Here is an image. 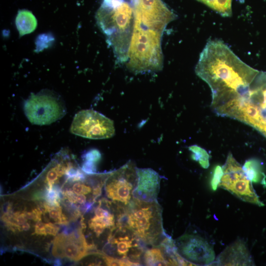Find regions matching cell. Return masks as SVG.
<instances>
[{
    "instance_id": "6da1fadb",
    "label": "cell",
    "mask_w": 266,
    "mask_h": 266,
    "mask_svg": "<svg viewBox=\"0 0 266 266\" xmlns=\"http://www.w3.org/2000/svg\"><path fill=\"white\" fill-rule=\"evenodd\" d=\"M210 88L212 99L247 86L259 71L242 61L222 41L209 40L195 67Z\"/></svg>"
},
{
    "instance_id": "7a4b0ae2",
    "label": "cell",
    "mask_w": 266,
    "mask_h": 266,
    "mask_svg": "<svg viewBox=\"0 0 266 266\" xmlns=\"http://www.w3.org/2000/svg\"><path fill=\"white\" fill-rule=\"evenodd\" d=\"M97 19L117 60L127 61L135 21L133 6L124 0H104Z\"/></svg>"
},
{
    "instance_id": "3957f363",
    "label": "cell",
    "mask_w": 266,
    "mask_h": 266,
    "mask_svg": "<svg viewBox=\"0 0 266 266\" xmlns=\"http://www.w3.org/2000/svg\"><path fill=\"white\" fill-rule=\"evenodd\" d=\"M162 208L157 200L133 198L123 208L118 226L130 230L146 245H159L167 236L163 227Z\"/></svg>"
},
{
    "instance_id": "277c9868",
    "label": "cell",
    "mask_w": 266,
    "mask_h": 266,
    "mask_svg": "<svg viewBox=\"0 0 266 266\" xmlns=\"http://www.w3.org/2000/svg\"><path fill=\"white\" fill-rule=\"evenodd\" d=\"M163 33L134 21L128 57V68L135 73L158 71L163 67Z\"/></svg>"
},
{
    "instance_id": "5b68a950",
    "label": "cell",
    "mask_w": 266,
    "mask_h": 266,
    "mask_svg": "<svg viewBox=\"0 0 266 266\" xmlns=\"http://www.w3.org/2000/svg\"><path fill=\"white\" fill-rule=\"evenodd\" d=\"M23 109L30 122L40 126L54 123L62 118L66 112L61 97L47 90L32 94L25 100Z\"/></svg>"
},
{
    "instance_id": "8992f818",
    "label": "cell",
    "mask_w": 266,
    "mask_h": 266,
    "mask_svg": "<svg viewBox=\"0 0 266 266\" xmlns=\"http://www.w3.org/2000/svg\"><path fill=\"white\" fill-rule=\"evenodd\" d=\"M104 253L125 262L127 266H139L146 245L126 228L118 226L107 238Z\"/></svg>"
},
{
    "instance_id": "52a82bcc",
    "label": "cell",
    "mask_w": 266,
    "mask_h": 266,
    "mask_svg": "<svg viewBox=\"0 0 266 266\" xmlns=\"http://www.w3.org/2000/svg\"><path fill=\"white\" fill-rule=\"evenodd\" d=\"M224 174L219 186L244 201L260 206L264 205L254 191L252 182L245 176L241 165L229 153L223 167Z\"/></svg>"
},
{
    "instance_id": "ba28073f",
    "label": "cell",
    "mask_w": 266,
    "mask_h": 266,
    "mask_svg": "<svg viewBox=\"0 0 266 266\" xmlns=\"http://www.w3.org/2000/svg\"><path fill=\"white\" fill-rule=\"evenodd\" d=\"M70 132L89 139L112 137L115 133L113 121L100 113L92 110H82L74 116Z\"/></svg>"
},
{
    "instance_id": "9c48e42d",
    "label": "cell",
    "mask_w": 266,
    "mask_h": 266,
    "mask_svg": "<svg viewBox=\"0 0 266 266\" xmlns=\"http://www.w3.org/2000/svg\"><path fill=\"white\" fill-rule=\"evenodd\" d=\"M136 168L132 162L129 161L112 171L107 178L105 192L107 197L114 203L126 206L133 198L137 180Z\"/></svg>"
},
{
    "instance_id": "30bf717a",
    "label": "cell",
    "mask_w": 266,
    "mask_h": 266,
    "mask_svg": "<svg viewBox=\"0 0 266 266\" xmlns=\"http://www.w3.org/2000/svg\"><path fill=\"white\" fill-rule=\"evenodd\" d=\"M135 20L147 28L163 33L176 19L175 14L162 0H132Z\"/></svg>"
},
{
    "instance_id": "8fae6325",
    "label": "cell",
    "mask_w": 266,
    "mask_h": 266,
    "mask_svg": "<svg viewBox=\"0 0 266 266\" xmlns=\"http://www.w3.org/2000/svg\"><path fill=\"white\" fill-rule=\"evenodd\" d=\"M175 243L179 254L195 265L210 264L214 260L212 247L201 236L186 233L179 237Z\"/></svg>"
},
{
    "instance_id": "7c38bea8",
    "label": "cell",
    "mask_w": 266,
    "mask_h": 266,
    "mask_svg": "<svg viewBox=\"0 0 266 266\" xmlns=\"http://www.w3.org/2000/svg\"><path fill=\"white\" fill-rule=\"evenodd\" d=\"M89 249L90 244L87 243L84 235L79 231L69 236L59 234L54 239L53 254L55 257L78 261L87 254Z\"/></svg>"
},
{
    "instance_id": "4fadbf2b",
    "label": "cell",
    "mask_w": 266,
    "mask_h": 266,
    "mask_svg": "<svg viewBox=\"0 0 266 266\" xmlns=\"http://www.w3.org/2000/svg\"><path fill=\"white\" fill-rule=\"evenodd\" d=\"M137 180L133 198L144 201L157 200L160 186V176L151 168H136Z\"/></svg>"
},
{
    "instance_id": "5bb4252c",
    "label": "cell",
    "mask_w": 266,
    "mask_h": 266,
    "mask_svg": "<svg viewBox=\"0 0 266 266\" xmlns=\"http://www.w3.org/2000/svg\"><path fill=\"white\" fill-rule=\"evenodd\" d=\"M217 264L221 266H251L254 263L244 243L238 240L220 254Z\"/></svg>"
},
{
    "instance_id": "9a60e30c",
    "label": "cell",
    "mask_w": 266,
    "mask_h": 266,
    "mask_svg": "<svg viewBox=\"0 0 266 266\" xmlns=\"http://www.w3.org/2000/svg\"><path fill=\"white\" fill-rule=\"evenodd\" d=\"M142 262L145 266H169L168 258L160 244L146 248Z\"/></svg>"
},
{
    "instance_id": "2e32d148",
    "label": "cell",
    "mask_w": 266,
    "mask_h": 266,
    "mask_svg": "<svg viewBox=\"0 0 266 266\" xmlns=\"http://www.w3.org/2000/svg\"><path fill=\"white\" fill-rule=\"evenodd\" d=\"M242 169L246 177L252 182L259 183L266 187V175L259 160L254 158L247 160Z\"/></svg>"
},
{
    "instance_id": "e0dca14e",
    "label": "cell",
    "mask_w": 266,
    "mask_h": 266,
    "mask_svg": "<svg viewBox=\"0 0 266 266\" xmlns=\"http://www.w3.org/2000/svg\"><path fill=\"white\" fill-rule=\"evenodd\" d=\"M15 23L20 36L32 33L37 26V21L34 16L27 10L18 11Z\"/></svg>"
},
{
    "instance_id": "ac0fdd59",
    "label": "cell",
    "mask_w": 266,
    "mask_h": 266,
    "mask_svg": "<svg viewBox=\"0 0 266 266\" xmlns=\"http://www.w3.org/2000/svg\"><path fill=\"white\" fill-rule=\"evenodd\" d=\"M208 6L223 17H230L232 14V0H197Z\"/></svg>"
},
{
    "instance_id": "d6986e66",
    "label": "cell",
    "mask_w": 266,
    "mask_h": 266,
    "mask_svg": "<svg viewBox=\"0 0 266 266\" xmlns=\"http://www.w3.org/2000/svg\"><path fill=\"white\" fill-rule=\"evenodd\" d=\"M189 150L192 152V159L200 164L204 168H207L209 166V156L207 152L203 148L197 145L189 147Z\"/></svg>"
},
{
    "instance_id": "ffe728a7",
    "label": "cell",
    "mask_w": 266,
    "mask_h": 266,
    "mask_svg": "<svg viewBox=\"0 0 266 266\" xmlns=\"http://www.w3.org/2000/svg\"><path fill=\"white\" fill-rule=\"evenodd\" d=\"M224 172L223 167L220 166H216L213 169L212 179L210 182V185L213 191L216 190L219 186Z\"/></svg>"
},
{
    "instance_id": "44dd1931",
    "label": "cell",
    "mask_w": 266,
    "mask_h": 266,
    "mask_svg": "<svg viewBox=\"0 0 266 266\" xmlns=\"http://www.w3.org/2000/svg\"><path fill=\"white\" fill-rule=\"evenodd\" d=\"M45 227L47 234L55 235L59 230V228L51 223L45 224Z\"/></svg>"
},
{
    "instance_id": "7402d4cb",
    "label": "cell",
    "mask_w": 266,
    "mask_h": 266,
    "mask_svg": "<svg viewBox=\"0 0 266 266\" xmlns=\"http://www.w3.org/2000/svg\"><path fill=\"white\" fill-rule=\"evenodd\" d=\"M35 233L37 234L46 235L47 234L45 224L38 221L35 226Z\"/></svg>"
},
{
    "instance_id": "603a6c76",
    "label": "cell",
    "mask_w": 266,
    "mask_h": 266,
    "mask_svg": "<svg viewBox=\"0 0 266 266\" xmlns=\"http://www.w3.org/2000/svg\"><path fill=\"white\" fill-rule=\"evenodd\" d=\"M84 183H80V182H77L73 184L72 186V189L73 192L77 195L83 194L84 190Z\"/></svg>"
},
{
    "instance_id": "cb8c5ba5",
    "label": "cell",
    "mask_w": 266,
    "mask_h": 266,
    "mask_svg": "<svg viewBox=\"0 0 266 266\" xmlns=\"http://www.w3.org/2000/svg\"><path fill=\"white\" fill-rule=\"evenodd\" d=\"M65 195L70 202H75L76 201L77 196L73 191L71 190H66L65 192Z\"/></svg>"
},
{
    "instance_id": "d4e9b609",
    "label": "cell",
    "mask_w": 266,
    "mask_h": 266,
    "mask_svg": "<svg viewBox=\"0 0 266 266\" xmlns=\"http://www.w3.org/2000/svg\"><path fill=\"white\" fill-rule=\"evenodd\" d=\"M87 201V198L84 194L77 195L76 201L81 204H84Z\"/></svg>"
},
{
    "instance_id": "484cf974",
    "label": "cell",
    "mask_w": 266,
    "mask_h": 266,
    "mask_svg": "<svg viewBox=\"0 0 266 266\" xmlns=\"http://www.w3.org/2000/svg\"><path fill=\"white\" fill-rule=\"evenodd\" d=\"M30 226L29 223L26 222L25 223H24L23 225H22L21 231L22 230L28 231L30 229Z\"/></svg>"
}]
</instances>
